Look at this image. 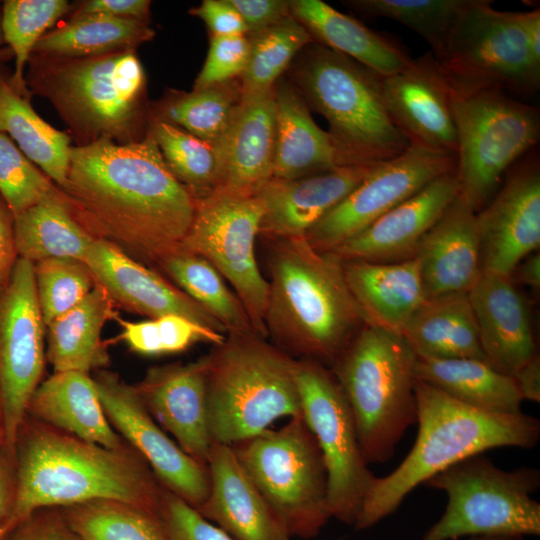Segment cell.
Returning <instances> with one entry per match:
<instances>
[{
  "instance_id": "obj_57",
  "label": "cell",
  "mask_w": 540,
  "mask_h": 540,
  "mask_svg": "<svg viewBox=\"0 0 540 540\" xmlns=\"http://www.w3.org/2000/svg\"><path fill=\"white\" fill-rule=\"evenodd\" d=\"M513 273L518 282L538 289L540 287V254L534 252L527 256L517 265Z\"/></svg>"
},
{
  "instance_id": "obj_21",
  "label": "cell",
  "mask_w": 540,
  "mask_h": 540,
  "mask_svg": "<svg viewBox=\"0 0 540 540\" xmlns=\"http://www.w3.org/2000/svg\"><path fill=\"white\" fill-rule=\"evenodd\" d=\"M84 262L114 303L150 319L179 315L226 335L223 325L200 304L114 244L96 238Z\"/></svg>"
},
{
  "instance_id": "obj_59",
  "label": "cell",
  "mask_w": 540,
  "mask_h": 540,
  "mask_svg": "<svg viewBox=\"0 0 540 540\" xmlns=\"http://www.w3.org/2000/svg\"><path fill=\"white\" fill-rule=\"evenodd\" d=\"M519 536H504V535H480L472 536L468 540H522Z\"/></svg>"
},
{
  "instance_id": "obj_61",
  "label": "cell",
  "mask_w": 540,
  "mask_h": 540,
  "mask_svg": "<svg viewBox=\"0 0 540 540\" xmlns=\"http://www.w3.org/2000/svg\"><path fill=\"white\" fill-rule=\"evenodd\" d=\"M1 7H2V2H0V47H1L2 44L5 43L4 39H3L2 30H1Z\"/></svg>"
},
{
  "instance_id": "obj_6",
  "label": "cell",
  "mask_w": 540,
  "mask_h": 540,
  "mask_svg": "<svg viewBox=\"0 0 540 540\" xmlns=\"http://www.w3.org/2000/svg\"><path fill=\"white\" fill-rule=\"evenodd\" d=\"M290 66V81L329 123L341 165L382 163L409 147L386 110L380 76L316 41Z\"/></svg>"
},
{
  "instance_id": "obj_32",
  "label": "cell",
  "mask_w": 540,
  "mask_h": 540,
  "mask_svg": "<svg viewBox=\"0 0 540 540\" xmlns=\"http://www.w3.org/2000/svg\"><path fill=\"white\" fill-rule=\"evenodd\" d=\"M113 305L108 293L96 284L81 302L46 325V359L54 372L91 375L108 364L101 334L105 323L116 317Z\"/></svg>"
},
{
  "instance_id": "obj_5",
  "label": "cell",
  "mask_w": 540,
  "mask_h": 540,
  "mask_svg": "<svg viewBox=\"0 0 540 540\" xmlns=\"http://www.w3.org/2000/svg\"><path fill=\"white\" fill-rule=\"evenodd\" d=\"M26 68L30 94L52 104L77 140L76 146L103 138L128 144L146 136L150 107L136 50L88 57L33 52Z\"/></svg>"
},
{
  "instance_id": "obj_3",
  "label": "cell",
  "mask_w": 540,
  "mask_h": 540,
  "mask_svg": "<svg viewBox=\"0 0 540 540\" xmlns=\"http://www.w3.org/2000/svg\"><path fill=\"white\" fill-rule=\"evenodd\" d=\"M269 242L267 337L295 359L329 368L366 324L342 260L318 251L305 236Z\"/></svg>"
},
{
  "instance_id": "obj_4",
  "label": "cell",
  "mask_w": 540,
  "mask_h": 540,
  "mask_svg": "<svg viewBox=\"0 0 540 540\" xmlns=\"http://www.w3.org/2000/svg\"><path fill=\"white\" fill-rule=\"evenodd\" d=\"M415 397L414 445L391 473L375 478L353 525L357 530L393 514L418 485L460 460L500 447L531 449L539 442L540 421L532 415L477 409L417 380Z\"/></svg>"
},
{
  "instance_id": "obj_2",
  "label": "cell",
  "mask_w": 540,
  "mask_h": 540,
  "mask_svg": "<svg viewBox=\"0 0 540 540\" xmlns=\"http://www.w3.org/2000/svg\"><path fill=\"white\" fill-rule=\"evenodd\" d=\"M16 525L37 510L114 499L160 514L163 486L129 444L112 449L26 415L16 437Z\"/></svg>"
},
{
  "instance_id": "obj_8",
  "label": "cell",
  "mask_w": 540,
  "mask_h": 540,
  "mask_svg": "<svg viewBox=\"0 0 540 540\" xmlns=\"http://www.w3.org/2000/svg\"><path fill=\"white\" fill-rule=\"evenodd\" d=\"M415 361L401 334L365 324L329 367L368 465L390 460L406 430L417 423Z\"/></svg>"
},
{
  "instance_id": "obj_7",
  "label": "cell",
  "mask_w": 540,
  "mask_h": 540,
  "mask_svg": "<svg viewBox=\"0 0 540 540\" xmlns=\"http://www.w3.org/2000/svg\"><path fill=\"white\" fill-rule=\"evenodd\" d=\"M207 407L213 443L231 445L277 419L302 414L297 359L255 333H227L206 354Z\"/></svg>"
},
{
  "instance_id": "obj_24",
  "label": "cell",
  "mask_w": 540,
  "mask_h": 540,
  "mask_svg": "<svg viewBox=\"0 0 540 540\" xmlns=\"http://www.w3.org/2000/svg\"><path fill=\"white\" fill-rule=\"evenodd\" d=\"M486 361L513 377L536 352L527 302L510 275L482 270L468 291Z\"/></svg>"
},
{
  "instance_id": "obj_48",
  "label": "cell",
  "mask_w": 540,
  "mask_h": 540,
  "mask_svg": "<svg viewBox=\"0 0 540 540\" xmlns=\"http://www.w3.org/2000/svg\"><path fill=\"white\" fill-rule=\"evenodd\" d=\"M160 517L165 540H235L164 487Z\"/></svg>"
},
{
  "instance_id": "obj_15",
  "label": "cell",
  "mask_w": 540,
  "mask_h": 540,
  "mask_svg": "<svg viewBox=\"0 0 540 540\" xmlns=\"http://www.w3.org/2000/svg\"><path fill=\"white\" fill-rule=\"evenodd\" d=\"M45 333L34 264L18 258L8 278L0 284V397L5 450L13 456L29 400L43 380Z\"/></svg>"
},
{
  "instance_id": "obj_17",
  "label": "cell",
  "mask_w": 540,
  "mask_h": 540,
  "mask_svg": "<svg viewBox=\"0 0 540 540\" xmlns=\"http://www.w3.org/2000/svg\"><path fill=\"white\" fill-rule=\"evenodd\" d=\"M92 378L112 427L146 461L164 488L198 511L210 488L207 465L189 456L166 434L134 385L105 369L95 371Z\"/></svg>"
},
{
  "instance_id": "obj_22",
  "label": "cell",
  "mask_w": 540,
  "mask_h": 540,
  "mask_svg": "<svg viewBox=\"0 0 540 540\" xmlns=\"http://www.w3.org/2000/svg\"><path fill=\"white\" fill-rule=\"evenodd\" d=\"M378 164L343 165L294 179L271 177L255 193L263 206L258 236L268 241L305 236Z\"/></svg>"
},
{
  "instance_id": "obj_50",
  "label": "cell",
  "mask_w": 540,
  "mask_h": 540,
  "mask_svg": "<svg viewBox=\"0 0 540 540\" xmlns=\"http://www.w3.org/2000/svg\"><path fill=\"white\" fill-rule=\"evenodd\" d=\"M4 540H81L59 508L35 511L19 522Z\"/></svg>"
},
{
  "instance_id": "obj_49",
  "label": "cell",
  "mask_w": 540,
  "mask_h": 540,
  "mask_svg": "<svg viewBox=\"0 0 540 540\" xmlns=\"http://www.w3.org/2000/svg\"><path fill=\"white\" fill-rule=\"evenodd\" d=\"M249 39L246 35L210 37L208 54L194 81L193 90L237 79L246 66Z\"/></svg>"
},
{
  "instance_id": "obj_33",
  "label": "cell",
  "mask_w": 540,
  "mask_h": 540,
  "mask_svg": "<svg viewBox=\"0 0 540 540\" xmlns=\"http://www.w3.org/2000/svg\"><path fill=\"white\" fill-rule=\"evenodd\" d=\"M402 336L416 356L486 361L468 293L426 299Z\"/></svg>"
},
{
  "instance_id": "obj_54",
  "label": "cell",
  "mask_w": 540,
  "mask_h": 540,
  "mask_svg": "<svg viewBox=\"0 0 540 540\" xmlns=\"http://www.w3.org/2000/svg\"><path fill=\"white\" fill-rule=\"evenodd\" d=\"M150 6L148 0H86L73 5L71 15L102 14L148 23Z\"/></svg>"
},
{
  "instance_id": "obj_47",
  "label": "cell",
  "mask_w": 540,
  "mask_h": 540,
  "mask_svg": "<svg viewBox=\"0 0 540 540\" xmlns=\"http://www.w3.org/2000/svg\"><path fill=\"white\" fill-rule=\"evenodd\" d=\"M60 194L62 190L0 132V195L13 216Z\"/></svg>"
},
{
  "instance_id": "obj_23",
  "label": "cell",
  "mask_w": 540,
  "mask_h": 540,
  "mask_svg": "<svg viewBox=\"0 0 540 540\" xmlns=\"http://www.w3.org/2000/svg\"><path fill=\"white\" fill-rule=\"evenodd\" d=\"M458 191L455 170L443 174L330 252L342 261L411 258Z\"/></svg>"
},
{
  "instance_id": "obj_30",
  "label": "cell",
  "mask_w": 540,
  "mask_h": 540,
  "mask_svg": "<svg viewBox=\"0 0 540 540\" xmlns=\"http://www.w3.org/2000/svg\"><path fill=\"white\" fill-rule=\"evenodd\" d=\"M290 11L313 40L353 59L380 77L402 71L413 60L391 38L321 0H292Z\"/></svg>"
},
{
  "instance_id": "obj_26",
  "label": "cell",
  "mask_w": 540,
  "mask_h": 540,
  "mask_svg": "<svg viewBox=\"0 0 540 540\" xmlns=\"http://www.w3.org/2000/svg\"><path fill=\"white\" fill-rule=\"evenodd\" d=\"M418 257L426 298L468 293L481 268L476 212L459 195L419 244Z\"/></svg>"
},
{
  "instance_id": "obj_39",
  "label": "cell",
  "mask_w": 540,
  "mask_h": 540,
  "mask_svg": "<svg viewBox=\"0 0 540 540\" xmlns=\"http://www.w3.org/2000/svg\"><path fill=\"white\" fill-rule=\"evenodd\" d=\"M156 267L217 319L226 334L255 333L241 301L205 258L182 247L162 258Z\"/></svg>"
},
{
  "instance_id": "obj_27",
  "label": "cell",
  "mask_w": 540,
  "mask_h": 540,
  "mask_svg": "<svg viewBox=\"0 0 540 540\" xmlns=\"http://www.w3.org/2000/svg\"><path fill=\"white\" fill-rule=\"evenodd\" d=\"M216 147L220 160L217 191L255 195L273 174L276 147L273 89L243 95L236 118Z\"/></svg>"
},
{
  "instance_id": "obj_35",
  "label": "cell",
  "mask_w": 540,
  "mask_h": 540,
  "mask_svg": "<svg viewBox=\"0 0 540 540\" xmlns=\"http://www.w3.org/2000/svg\"><path fill=\"white\" fill-rule=\"evenodd\" d=\"M12 73L0 64V132L60 189L67 183L71 136L42 119L33 109L30 94L12 82Z\"/></svg>"
},
{
  "instance_id": "obj_60",
  "label": "cell",
  "mask_w": 540,
  "mask_h": 540,
  "mask_svg": "<svg viewBox=\"0 0 540 540\" xmlns=\"http://www.w3.org/2000/svg\"><path fill=\"white\" fill-rule=\"evenodd\" d=\"M5 448V425H4V414L3 407L0 397V449Z\"/></svg>"
},
{
  "instance_id": "obj_28",
  "label": "cell",
  "mask_w": 540,
  "mask_h": 540,
  "mask_svg": "<svg viewBox=\"0 0 540 540\" xmlns=\"http://www.w3.org/2000/svg\"><path fill=\"white\" fill-rule=\"evenodd\" d=\"M349 290L365 323L402 332L426 301L417 256L400 261H342Z\"/></svg>"
},
{
  "instance_id": "obj_52",
  "label": "cell",
  "mask_w": 540,
  "mask_h": 540,
  "mask_svg": "<svg viewBox=\"0 0 540 540\" xmlns=\"http://www.w3.org/2000/svg\"><path fill=\"white\" fill-rule=\"evenodd\" d=\"M242 17L248 33L274 25L291 15L290 1L229 0Z\"/></svg>"
},
{
  "instance_id": "obj_38",
  "label": "cell",
  "mask_w": 540,
  "mask_h": 540,
  "mask_svg": "<svg viewBox=\"0 0 540 540\" xmlns=\"http://www.w3.org/2000/svg\"><path fill=\"white\" fill-rule=\"evenodd\" d=\"M154 35L148 23L139 20L102 14L71 15L47 32L33 52L62 57L98 56L136 50Z\"/></svg>"
},
{
  "instance_id": "obj_42",
  "label": "cell",
  "mask_w": 540,
  "mask_h": 540,
  "mask_svg": "<svg viewBox=\"0 0 540 540\" xmlns=\"http://www.w3.org/2000/svg\"><path fill=\"white\" fill-rule=\"evenodd\" d=\"M148 131L171 173L194 199L204 198L218 190L220 160L216 146L151 117Z\"/></svg>"
},
{
  "instance_id": "obj_16",
  "label": "cell",
  "mask_w": 540,
  "mask_h": 540,
  "mask_svg": "<svg viewBox=\"0 0 540 540\" xmlns=\"http://www.w3.org/2000/svg\"><path fill=\"white\" fill-rule=\"evenodd\" d=\"M455 168L456 155L409 145L399 156L379 163L305 238L318 251H333Z\"/></svg>"
},
{
  "instance_id": "obj_9",
  "label": "cell",
  "mask_w": 540,
  "mask_h": 540,
  "mask_svg": "<svg viewBox=\"0 0 540 540\" xmlns=\"http://www.w3.org/2000/svg\"><path fill=\"white\" fill-rule=\"evenodd\" d=\"M424 484L443 491L447 505L420 540L540 535V504L532 498L540 487L536 468L504 470L480 453L445 468Z\"/></svg>"
},
{
  "instance_id": "obj_44",
  "label": "cell",
  "mask_w": 540,
  "mask_h": 540,
  "mask_svg": "<svg viewBox=\"0 0 540 540\" xmlns=\"http://www.w3.org/2000/svg\"><path fill=\"white\" fill-rule=\"evenodd\" d=\"M470 0H350L345 5L362 14L399 22L419 34L436 55Z\"/></svg>"
},
{
  "instance_id": "obj_53",
  "label": "cell",
  "mask_w": 540,
  "mask_h": 540,
  "mask_svg": "<svg viewBox=\"0 0 540 540\" xmlns=\"http://www.w3.org/2000/svg\"><path fill=\"white\" fill-rule=\"evenodd\" d=\"M17 477L15 458L0 449V540L16 526Z\"/></svg>"
},
{
  "instance_id": "obj_45",
  "label": "cell",
  "mask_w": 540,
  "mask_h": 540,
  "mask_svg": "<svg viewBox=\"0 0 540 540\" xmlns=\"http://www.w3.org/2000/svg\"><path fill=\"white\" fill-rule=\"evenodd\" d=\"M34 277L45 326L81 302L96 285L88 265L71 257L34 263Z\"/></svg>"
},
{
  "instance_id": "obj_31",
  "label": "cell",
  "mask_w": 540,
  "mask_h": 540,
  "mask_svg": "<svg viewBox=\"0 0 540 540\" xmlns=\"http://www.w3.org/2000/svg\"><path fill=\"white\" fill-rule=\"evenodd\" d=\"M273 92L276 147L272 177L294 179L343 166L329 134L315 123L293 83L281 77Z\"/></svg>"
},
{
  "instance_id": "obj_11",
  "label": "cell",
  "mask_w": 540,
  "mask_h": 540,
  "mask_svg": "<svg viewBox=\"0 0 540 540\" xmlns=\"http://www.w3.org/2000/svg\"><path fill=\"white\" fill-rule=\"evenodd\" d=\"M451 102L458 194L477 213L496 194L510 166L538 142L539 113L498 90L451 89Z\"/></svg>"
},
{
  "instance_id": "obj_36",
  "label": "cell",
  "mask_w": 540,
  "mask_h": 540,
  "mask_svg": "<svg viewBox=\"0 0 540 540\" xmlns=\"http://www.w3.org/2000/svg\"><path fill=\"white\" fill-rule=\"evenodd\" d=\"M14 236L18 258L33 264L62 257L84 261L96 239L75 218L63 191L14 216Z\"/></svg>"
},
{
  "instance_id": "obj_51",
  "label": "cell",
  "mask_w": 540,
  "mask_h": 540,
  "mask_svg": "<svg viewBox=\"0 0 540 540\" xmlns=\"http://www.w3.org/2000/svg\"><path fill=\"white\" fill-rule=\"evenodd\" d=\"M207 26L211 37L246 35L248 28L229 0H204L189 10Z\"/></svg>"
},
{
  "instance_id": "obj_43",
  "label": "cell",
  "mask_w": 540,
  "mask_h": 540,
  "mask_svg": "<svg viewBox=\"0 0 540 540\" xmlns=\"http://www.w3.org/2000/svg\"><path fill=\"white\" fill-rule=\"evenodd\" d=\"M73 5L66 0H5L1 7V30L5 44L15 59L12 82L29 93L24 73L30 55L38 41L65 15Z\"/></svg>"
},
{
  "instance_id": "obj_41",
  "label": "cell",
  "mask_w": 540,
  "mask_h": 540,
  "mask_svg": "<svg viewBox=\"0 0 540 540\" xmlns=\"http://www.w3.org/2000/svg\"><path fill=\"white\" fill-rule=\"evenodd\" d=\"M249 54L239 77L243 95L269 92L313 38L292 15L264 29L247 33Z\"/></svg>"
},
{
  "instance_id": "obj_13",
  "label": "cell",
  "mask_w": 540,
  "mask_h": 540,
  "mask_svg": "<svg viewBox=\"0 0 540 540\" xmlns=\"http://www.w3.org/2000/svg\"><path fill=\"white\" fill-rule=\"evenodd\" d=\"M296 383L326 468L331 516L354 525L376 477L363 457L348 402L332 371L317 361L297 359Z\"/></svg>"
},
{
  "instance_id": "obj_40",
  "label": "cell",
  "mask_w": 540,
  "mask_h": 540,
  "mask_svg": "<svg viewBox=\"0 0 540 540\" xmlns=\"http://www.w3.org/2000/svg\"><path fill=\"white\" fill-rule=\"evenodd\" d=\"M81 540H165L160 514L114 499L59 508Z\"/></svg>"
},
{
  "instance_id": "obj_58",
  "label": "cell",
  "mask_w": 540,
  "mask_h": 540,
  "mask_svg": "<svg viewBox=\"0 0 540 540\" xmlns=\"http://www.w3.org/2000/svg\"><path fill=\"white\" fill-rule=\"evenodd\" d=\"M526 37L531 59L540 69V11H526Z\"/></svg>"
},
{
  "instance_id": "obj_14",
  "label": "cell",
  "mask_w": 540,
  "mask_h": 540,
  "mask_svg": "<svg viewBox=\"0 0 540 540\" xmlns=\"http://www.w3.org/2000/svg\"><path fill=\"white\" fill-rule=\"evenodd\" d=\"M263 206L255 195L217 191L195 199V213L182 247L209 261L232 286L254 332L265 338L269 283L255 254Z\"/></svg>"
},
{
  "instance_id": "obj_12",
  "label": "cell",
  "mask_w": 540,
  "mask_h": 540,
  "mask_svg": "<svg viewBox=\"0 0 540 540\" xmlns=\"http://www.w3.org/2000/svg\"><path fill=\"white\" fill-rule=\"evenodd\" d=\"M492 1L470 0L452 26L441 50L433 55L451 89L534 93L540 69L530 56L526 11H500Z\"/></svg>"
},
{
  "instance_id": "obj_46",
  "label": "cell",
  "mask_w": 540,
  "mask_h": 540,
  "mask_svg": "<svg viewBox=\"0 0 540 540\" xmlns=\"http://www.w3.org/2000/svg\"><path fill=\"white\" fill-rule=\"evenodd\" d=\"M119 324L122 328L121 338L129 348L148 356L182 352L201 341L218 345L226 336L172 314L139 322L120 319Z\"/></svg>"
},
{
  "instance_id": "obj_18",
  "label": "cell",
  "mask_w": 540,
  "mask_h": 540,
  "mask_svg": "<svg viewBox=\"0 0 540 540\" xmlns=\"http://www.w3.org/2000/svg\"><path fill=\"white\" fill-rule=\"evenodd\" d=\"M481 268L510 275L540 245V172L535 159L513 171L476 213Z\"/></svg>"
},
{
  "instance_id": "obj_10",
  "label": "cell",
  "mask_w": 540,
  "mask_h": 540,
  "mask_svg": "<svg viewBox=\"0 0 540 540\" xmlns=\"http://www.w3.org/2000/svg\"><path fill=\"white\" fill-rule=\"evenodd\" d=\"M291 537H316L331 516L322 453L303 415L230 445Z\"/></svg>"
},
{
  "instance_id": "obj_1",
  "label": "cell",
  "mask_w": 540,
  "mask_h": 540,
  "mask_svg": "<svg viewBox=\"0 0 540 540\" xmlns=\"http://www.w3.org/2000/svg\"><path fill=\"white\" fill-rule=\"evenodd\" d=\"M80 224L133 259L156 266L182 248L195 199L174 177L153 137L72 146L61 189Z\"/></svg>"
},
{
  "instance_id": "obj_25",
  "label": "cell",
  "mask_w": 540,
  "mask_h": 540,
  "mask_svg": "<svg viewBox=\"0 0 540 540\" xmlns=\"http://www.w3.org/2000/svg\"><path fill=\"white\" fill-rule=\"evenodd\" d=\"M210 488L198 512L235 540H291L232 447L213 443L206 462Z\"/></svg>"
},
{
  "instance_id": "obj_56",
  "label": "cell",
  "mask_w": 540,
  "mask_h": 540,
  "mask_svg": "<svg viewBox=\"0 0 540 540\" xmlns=\"http://www.w3.org/2000/svg\"><path fill=\"white\" fill-rule=\"evenodd\" d=\"M513 378L523 401H540V357L538 354L522 365Z\"/></svg>"
},
{
  "instance_id": "obj_34",
  "label": "cell",
  "mask_w": 540,
  "mask_h": 540,
  "mask_svg": "<svg viewBox=\"0 0 540 540\" xmlns=\"http://www.w3.org/2000/svg\"><path fill=\"white\" fill-rule=\"evenodd\" d=\"M414 375L417 381L474 408L501 414L522 412L523 399L514 378L484 360L416 356Z\"/></svg>"
},
{
  "instance_id": "obj_37",
  "label": "cell",
  "mask_w": 540,
  "mask_h": 540,
  "mask_svg": "<svg viewBox=\"0 0 540 540\" xmlns=\"http://www.w3.org/2000/svg\"><path fill=\"white\" fill-rule=\"evenodd\" d=\"M243 101L240 79L191 92L169 90L150 107V117L175 125L217 146Z\"/></svg>"
},
{
  "instance_id": "obj_29",
  "label": "cell",
  "mask_w": 540,
  "mask_h": 540,
  "mask_svg": "<svg viewBox=\"0 0 540 540\" xmlns=\"http://www.w3.org/2000/svg\"><path fill=\"white\" fill-rule=\"evenodd\" d=\"M26 415L108 448L118 449L127 445L110 424L89 374L54 372L33 392Z\"/></svg>"
},
{
  "instance_id": "obj_19",
  "label": "cell",
  "mask_w": 540,
  "mask_h": 540,
  "mask_svg": "<svg viewBox=\"0 0 540 540\" xmlns=\"http://www.w3.org/2000/svg\"><path fill=\"white\" fill-rule=\"evenodd\" d=\"M380 86L386 110L409 145L456 155L451 89L432 53L380 77Z\"/></svg>"
},
{
  "instance_id": "obj_55",
  "label": "cell",
  "mask_w": 540,
  "mask_h": 540,
  "mask_svg": "<svg viewBox=\"0 0 540 540\" xmlns=\"http://www.w3.org/2000/svg\"><path fill=\"white\" fill-rule=\"evenodd\" d=\"M17 259L14 216L0 195V284L8 278Z\"/></svg>"
},
{
  "instance_id": "obj_20",
  "label": "cell",
  "mask_w": 540,
  "mask_h": 540,
  "mask_svg": "<svg viewBox=\"0 0 540 540\" xmlns=\"http://www.w3.org/2000/svg\"><path fill=\"white\" fill-rule=\"evenodd\" d=\"M206 355L189 363L150 367L134 388L155 421L179 447L205 464L213 444L209 429Z\"/></svg>"
}]
</instances>
